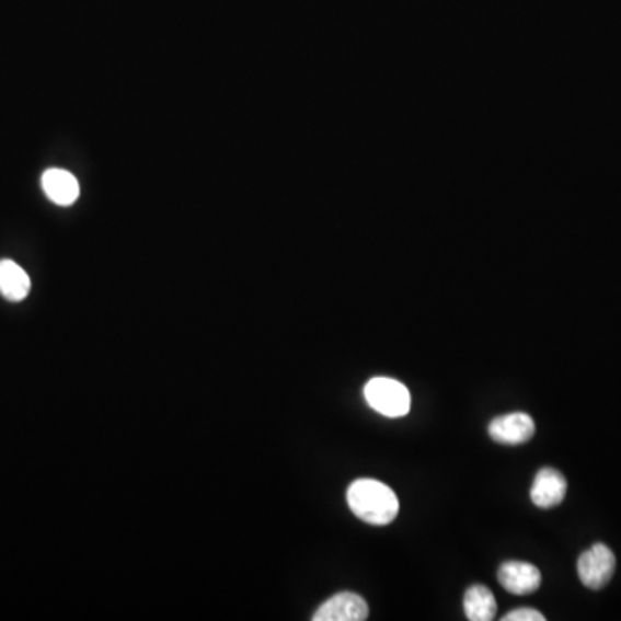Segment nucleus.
I'll list each match as a JSON object with an SVG mask.
<instances>
[{
    "label": "nucleus",
    "mask_w": 621,
    "mask_h": 621,
    "mask_svg": "<svg viewBox=\"0 0 621 621\" xmlns=\"http://www.w3.org/2000/svg\"><path fill=\"white\" fill-rule=\"evenodd\" d=\"M347 503L350 511L366 524H392L399 513V499L386 483L373 479H359L347 491Z\"/></svg>",
    "instance_id": "obj_1"
},
{
    "label": "nucleus",
    "mask_w": 621,
    "mask_h": 621,
    "mask_svg": "<svg viewBox=\"0 0 621 621\" xmlns=\"http://www.w3.org/2000/svg\"><path fill=\"white\" fill-rule=\"evenodd\" d=\"M365 398L377 413L387 418H401L411 410L410 390L394 378H373L366 383Z\"/></svg>",
    "instance_id": "obj_2"
},
{
    "label": "nucleus",
    "mask_w": 621,
    "mask_h": 621,
    "mask_svg": "<svg viewBox=\"0 0 621 621\" xmlns=\"http://www.w3.org/2000/svg\"><path fill=\"white\" fill-rule=\"evenodd\" d=\"M617 560L608 545L594 544L578 557L577 570L582 584L589 589H602L613 578Z\"/></svg>",
    "instance_id": "obj_3"
},
{
    "label": "nucleus",
    "mask_w": 621,
    "mask_h": 621,
    "mask_svg": "<svg viewBox=\"0 0 621 621\" xmlns=\"http://www.w3.org/2000/svg\"><path fill=\"white\" fill-rule=\"evenodd\" d=\"M536 434V423L527 413H511L492 419L488 435L503 446H521Z\"/></svg>",
    "instance_id": "obj_4"
},
{
    "label": "nucleus",
    "mask_w": 621,
    "mask_h": 621,
    "mask_svg": "<svg viewBox=\"0 0 621 621\" xmlns=\"http://www.w3.org/2000/svg\"><path fill=\"white\" fill-rule=\"evenodd\" d=\"M370 609L358 594L342 593L333 596L314 613V621H363Z\"/></svg>",
    "instance_id": "obj_5"
},
{
    "label": "nucleus",
    "mask_w": 621,
    "mask_h": 621,
    "mask_svg": "<svg viewBox=\"0 0 621 621\" xmlns=\"http://www.w3.org/2000/svg\"><path fill=\"white\" fill-rule=\"evenodd\" d=\"M501 585L508 593L515 596H528L536 593L542 584V575H540L537 566L525 563V561H508L501 565L497 572Z\"/></svg>",
    "instance_id": "obj_6"
},
{
    "label": "nucleus",
    "mask_w": 621,
    "mask_h": 621,
    "mask_svg": "<svg viewBox=\"0 0 621 621\" xmlns=\"http://www.w3.org/2000/svg\"><path fill=\"white\" fill-rule=\"evenodd\" d=\"M566 491H568V482L565 476L554 468H544L537 473L533 480L530 497L537 508L549 509L565 501Z\"/></svg>",
    "instance_id": "obj_7"
},
{
    "label": "nucleus",
    "mask_w": 621,
    "mask_h": 621,
    "mask_svg": "<svg viewBox=\"0 0 621 621\" xmlns=\"http://www.w3.org/2000/svg\"><path fill=\"white\" fill-rule=\"evenodd\" d=\"M45 195L57 206H71L80 195V185L69 171L50 168L42 175Z\"/></svg>",
    "instance_id": "obj_8"
},
{
    "label": "nucleus",
    "mask_w": 621,
    "mask_h": 621,
    "mask_svg": "<svg viewBox=\"0 0 621 621\" xmlns=\"http://www.w3.org/2000/svg\"><path fill=\"white\" fill-rule=\"evenodd\" d=\"M32 289L28 273L11 260L0 261V294L11 302L26 299Z\"/></svg>",
    "instance_id": "obj_9"
},
{
    "label": "nucleus",
    "mask_w": 621,
    "mask_h": 621,
    "mask_svg": "<svg viewBox=\"0 0 621 621\" xmlns=\"http://www.w3.org/2000/svg\"><path fill=\"white\" fill-rule=\"evenodd\" d=\"M464 614L471 621H491L496 618L497 602L485 585H473L464 594Z\"/></svg>",
    "instance_id": "obj_10"
},
{
    "label": "nucleus",
    "mask_w": 621,
    "mask_h": 621,
    "mask_svg": "<svg viewBox=\"0 0 621 621\" xmlns=\"http://www.w3.org/2000/svg\"><path fill=\"white\" fill-rule=\"evenodd\" d=\"M544 614L532 608L515 609L511 613L503 617V621H544Z\"/></svg>",
    "instance_id": "obj_11"
}]
</instances>
